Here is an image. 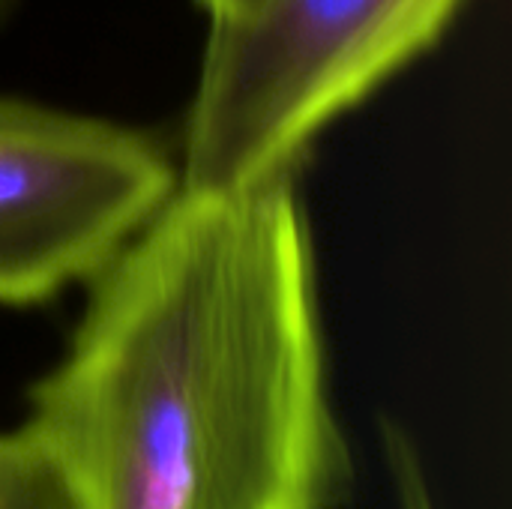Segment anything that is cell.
<instances>
[{"label": "cell", "mask_w": 512, "mask_h": 509, "mask_svg": "<svg viewBox=\"0 0 512 509\" xmlns=\"http://www.w3.org/2000/svg\"><path fill=\"white\" fill-rule=\"evenodd\" d=\"M21 3H24V0H0V21H3V18H9Z\"/></svg>", "instance_id": "7"}, {"label": "cell", "mask_w": 512, "mask_h": 509, "mask_svg": "<svg viewBox=\"0 0 512 509\" xmlns=\"http://www.w3.org/2000/svg\"><path fill=\"white\" fill-rule=\"evenodd\" d=\"M177 189L150 132L0 96V306L90 285Z\"/></svg>", "instance_id": "3"}, {"label": "cell", "mask_w": 512, "mask_h": 509, "mask_svg": "<svg viewBox=\"0 0 512 509\" xmlns=\"http://www.w3.org/2000/svg\"><path fill=\"white\" fill-rule=\"evenodd\" d=\"M0 509H78L63 474L24 423L0 432Z\"/></svg>", "instance_id": "4"}, {"label": "cell", "mask_w": 512, "mask_h": 509, "mask_svg": "<svg viewBox=\"0 0 512 509\" xmlns=\"http://www.w3.org/2000/svg\"><path fill=\"white\" fill-rule=\"evenodd\" d=\"M381 456L396 495V509H438L426 459L417 441L396 423H381Z\"/></svg>", "instance_id": "5"}, {"label": "cell", "mask_w": 512, "mask_h": 509, "mask_svg": "<svg viewBox=\"0 0 512 509\" xmlns=\"http://www.w3.org/2000/svg\"><path fill=\"white\" fill-rule=\"evenodd\" d=\"M198 3L210 15V21H231V18H240L246 12H252L264 0H198Z\"/></svg>", "instance_id": "6"}, {"label": "cell", "mask_w": 512, "mask_h": 509, "mask_svg": "<svg viewBox=\"0 0 512 509\" xmlns=\"http://www.w3.org/2000/svg\"><path fill=\"white\" fill-rule=\"evenodd\" d=\"M465 0H264L213 21L186 117L180 186L246 189L297 156L414 57Z\"/></svg>", "instance_id": "2"}, {"label": "cell", "mask_w": 512, "mask_h": 509, "mask_svg": "<svg viewBox=\"0 0 512 509\" xmlns=\"http://www.w3.org/2000/svg\"><path fill=\"white\" fill-rule=\"evenodd\" d=\"M24 426L78 509H339L312 234L282 174L186 189L87 285Z\"/></svg>", "instance_id": "1"}]
</instances>
